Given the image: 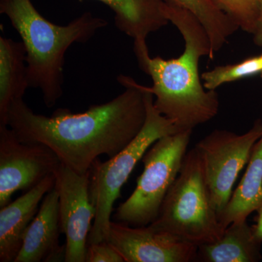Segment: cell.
<instances>
[{"label":"cell","instance_id":"obj_1","mask_svg":"<svg viewBox=\"0 0 262 262\" xmlns=\"http://www.w3.org/2000/svg\"><path fill=\"white\" fill-rule=\"evenodd\" d=\"M117 80L125 88L123 93L82 113L59 108L51 117L45 116L17 98L8 108L6 125L22 142L48 146L61 163L86 173L98 157L113 158L125 149L145 124L143 85L127 76L120 75Z\"/></svg>","mask_w":262,"mask_h":262},{"label":"cell","instance_id":"obj_2","mask_svg":"<svg viewBox=\"0 0 262 262\" xmlns=\"http://www.w3.org/2000/svg\"><path fill=\"white\" fill-rule=\"evenodd\" d=\"M164 10L182 34V54L171 59L151 58L146 43H134V53L139 68L152 80V86L146 89L155 96L157 110L173 121L179 131L193 130L214 118L220 110L218 94L205 89L199 73L202 57L213 59L211 42L192 13L167 1Z\"/></svg>","mask_w":262,"mask_h":262},{"label":"cell","instance_id":"obj_3","mask_svg":"<svg viewBox=\"0 0 262 262\" xmlns=\"http://www.w3.org/2000/svg\"><path fill=\"white\" fill-rule=\"evenodd\" d=\"M0 13L9 18L27 51L30 88L40 90L43 101L53 107L63 94L66 52L74 43L89 42L107 21L90 12L65 26L49 21L31 0H0Z\"/></svg>","mask_w":262,"mask_h":262},{"label":"cell","instance_id":"obj_4","mask_svg":"<svg viewBox=\"0 0 262 262\" xmlns=\"http://www.w3.org/2000/svg\"><path fill=\"white\" fill-rule=\"evenodd\" d=\"M149 226L155 231L198 247L215 243L225 232L210 199L195 148L186 155L158 218Z\"/></svg>","mask_w":262,"mask_h":262},{"label":"cell","instance_id":"obj_5","mask_svg":"<svg viewBox=\"0 0 262 262\" xmlns=\"http://www.w3.org/2000/svg\"><path fill=\"white\" fill-rule=\"evenodd\" d=\"M143 89L145 91L146 120L140 133L120 153L106 162L98 158L91 167L90 192L96 214L88 244L107 239L114 205L120 196L122 186L150 146L164 136L180 132L173 121L155 108L153 94L146 86L143 85Z\"/></svg>","mask_w":262,"mask_h":262},{"label":"cell","instance_id":"obj_6","mask_svg":"<svg viewBox=\"0 0 262 262\" xmlns=\"http://www.w3.org/2000/svg\"><path fill=\"white\" fill-rule=\"evenodd\" d=\"M192 130L180 131L158 139L146 151L144 170L134 192L120 205L115 222L132 227L151 225L159 215L169 189L178 177Z\"/></svg>","mask_w":262,"mask_h":262},{"label":"cell","instance_id":"obj_7","mask_svg":"<svg viewBox=\"0 0 262 262\" xmlns=\"http://www.w3.org/2000/svg\"><path fill=\"white\" fill-rule=\"evenodd\" d=\"M262 136L258 119L246 134L214 130L196 144L212 205L218 215L225 210L236 180L247 165L256 141Z\"/></svg>","mask_w":262,"mask_h":262},{"label":"cell","instance_id":"obj_8","mask_svg":"<svg viewBox=\"0 0 262 262\" xmlns=\"http://www.w3.org/2000/svg\"><path fill=\"white\" fill-rule=\"evenodd\" d=\"M61 163L48 146L22 142L8 125H0V208L14 193L27 192L54 174Z\"/></svg>","mask_w":262,"mask_h":262},{"label":"cell","instance_id":"obj_9","mask_svg":"<svg viewBox=\"0 0 262 262\" xmlns=\"http://www.w3.org/2000/svg\"><path fill=\"white\" fill-rule=\"evenodd\" d=\"M61 232L66 237V262H85L88 239L96 211L91 201V170L77 173L61 163L54 173Z\"/></svg>","mask_w":262,"mask_h":262},{"label":"cell","instance_id":"obj_10","mask_svg":"<svg viewBox=\"0 0 262 262\" xmlns=\"http://www.w3.org/2000/svg\"><path fill=\"white\" fill-rule=\"evenodd\" d=\"M106 241L125 262L196 261L198 246L182 242L148 226L113 222Z\"/></svg>","mask_w":262,"mask_h":262},{"label":"cell","instance_id":"obj_11","mask_svg":"<svg viewBox=\"0 0 262 262\" xmlns=\"http://www.w3.org/2000/svg\"><path fill=\"white\" fill-rule=\"evenodd\" d=\"M61 232L58 193L54 187L43 198L26 230L14 262L65 261L66 246L59 243Z\"/></svg>","mask_w":262,"mask_h":262},{"label":"cell","instance_id":"obj_12","mask_svg":"<svg viewBox=\"0 0 262 262\" xmlns=\"http://www.w3.org/2000/svg\"><path fill=\"white\" fill-rule=\"evenodd\" d=\"M54 174L0 208V261L14 262L26 230L37 215L43 198L55 187Z\"/></svg>","mask_w":262,"mask_h":262},{"label":"cell","instance_id":"obj_13","mask_svg":"<svg viewBox=\"0 0 262 262\" xmlns=\"http://www.w3.org/2000/svg\"><path fill=\"white\" fill-rule=\"evenodd\" d=\"M82 1V0H80ZM107 5L115 13V26L134 42H146L170 21L165 15L164 0H96Z\"/></svg>","mask_w":262,"mask_h":262},{"label":"cell","instance_id":"obj_14","mask_svg":"<svg viewBox=\"0 0 262 262\" xmlns=\"http://www.w3.org/2000/svg\"><path fill=\"white\" fill-rule=\"evenodd\" d=\"M261 244L247 220L232 222L218 241L198 246L196 261L257 262L262 258Z\"/></svg>","mask_w":262,"mask_h":262},{"label":"cell","instance_id":"obj_15","mask_svg":"<svg viewBox=\"0 0 262 262\" xmlns=\"http://www.w3.org/2000/svg\"><path fill=\"white\" fill-rule=\"evenodd\" d=\"M262 208V136L253 146L244 177L232 192L228 204L219 215L222 228L247 220L248 215Z\"/></svg>","mask_w":262,"mask_h":262},{"label":"cell","instance_id":"obj_16","mask_svg":"<svg viewBox=\"0 0 262 262\" xmlns=\"http://www.w3.org/2000/svg\"><path fill=\"white\" fill-rule=\"evenodd\" d=\"M26 58L27 51L22 41L0 37V125H6L12 101L23 98L29 88Z\"/></svg>","mask_w":262,"mask_h":262},{"label":"cell","instance_id":"obj_17","mask_svg":"<svg viewBox=\"0 0 262 262\" xmlns=\"http://www.w3.org/2000/svg\"><path fill=\"white\" fill-rule=\"evenodd\" d=\"M182 7L192 13L206 29L210 42L213 59L238 30L239 27L212 0H164Z\"/></svg>","mask_w":262,"mask_h":262},{"label":"cell","instance_id":"obj_18","mask_svg":"<svg viewBox=\"0 0 262 262\" xmlns=\"http://www.w3.org/2000/svg\"><path fill=\"white\" fill-rule=\"evenodd\" d=\"M262 56L249 57L238 63L215 67L201 76L205 89L215 91L222 84L261 75Z\"/></svg>","mask_w":262,"mask_h":262},{"label":"cell","instance_id":"obj_19","mask_svg":"<svg viewBox=\"0 0 262 262\" xmlns=\"http://www.w3.org/2000/svg\"><path fill=\"white\" fill-rule=\"evenodd\" d=\"M213 3L238 26L252 34L258 14V0H212Z\"/></svg>","mask_w":262,"mask_h":262},{"label":"cell","instance_id":"obj_20","mask_svg":"<svg viewBox=\"0 0 262 262\" xmlns=\"http://www.w3.org/2000/svg\"><path fill=\"white\" fill-rule=\"evenodd\" d=\"M85 262H125L107 241L88 244Z\"/></svg>","mask_w":262,"mask_h":262},{"label":"cell","instance_id":"obj_21","mask_svg":"<svg viewBox=\"0 0 262 262\" xmlns=\"http://www.w3.org/2000/svg\"><path fill=\"white\" fill-rule=\"evenodd\" d=\"M253 42L262 47V0H258V14L256 20V28L252 34Z\"/></svg>","mask_w":262,"mask_h":262},{"label":"cell","instance_id":"obj_22","mask_svg":"<svg viewBox=\"0 0 262 262\" xmlns=\"http://www.w3.org/2000/svg\"><path fill=\"white\" fill-rule=\"evenodd\" d=\"M257 223L253 228L255 236L258 241L262 243V208L258 210Z\"/></svg>","mask_w":262,"mask_h":262},{"label":"cell","instance_id":"obj_23","mask_svg":"<svg viewBox=\"0 0 262 262\" xmlns=\"http://www.w3.org/2000/svg\"><path fill=\"white\" fill-rule=\"evenodd\" d=\"M261 56H262V53H261ZM261 78H262V73H261Z\"/></svg>","mask_w":262,"mask_h":262}]
</instances>
